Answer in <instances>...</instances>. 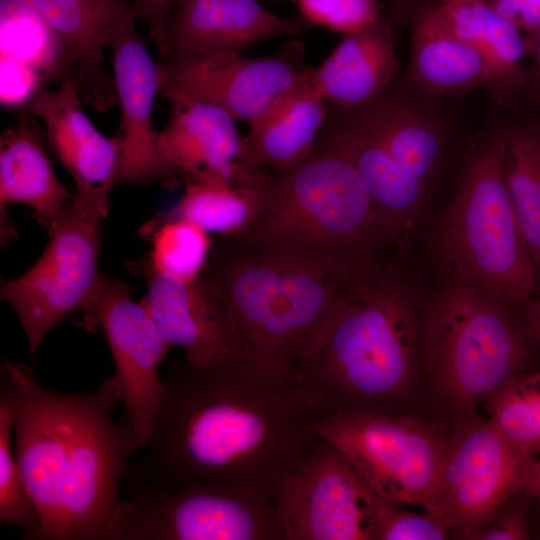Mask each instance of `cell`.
Returning <instances> with one entry per match:
<instances>
[{"label":"cell","instance_id":"obj_11","mask_svg":"<svg viewBox=\"0 0 540 540\" xmlns=\"http://www.w3.org/2000/svg\"><path fill=\"white\" fill-rule=\"evenodd\" d=\"M103 219L69 198L39 260L1 284V298L14 308L32 356L46 335L80 308L96 283Z\"/></svg>","mask_w":540,"mask_h":540},{"label":"cell","instance_id":"obj_25","mask_svg":"<svg viewBox=\"0 0 540 540\" xmlns=\"http://www.w3.org/2000/svg\"><path fill=\"white\" fill-rule=\"evenodd\" d=\"M410 74L431 93H449L496 84L485 57L457 36L437 5L420 10L412 21Z\"/></svg>","mask_w":540,"mask_h":540},{"label":"cell","instance_id":"obj_23","mask_svg":"<svg viewBox=\"0 0 540 540\" xmlns=\"http://www.w3.org/2000/svg\"><path fill=\"white\" fill-rule=\"evenodd\" d=\"M398 68L392 21L380 15L372 23L344 35L331 54L312 68V79L330 106L352 110L387 89Z\"/></svg>","mask_w":540,"mask_h":540},{"label":"cell","instance_id":"obj_19","mask_svg":"<svg viewBox=\"0 0 540 540\" xmlns=\"http://www.w3.org/2000/svg\"><path fill=\"white\" fill-rule=\"evenodd\" d=\"M136 17L111 37L114 83L121 109L117 183L169 184L153 128L152 110L159 89L157 62L151 58L136 28Z\"/></svg>","mask_w":540,"mask_h":540},{"label":"cell","instance_id":"obj_22","mask_svg":"<svg viewBox=\"0 0 540 540\" xmlns=\"http://www.w3.org/2000/svg\"><path fill=\"white\" fill-rule=\"evenodd\" d=\"M30 111L21 112L16 123L0 138L1 245L17 238L8 218L7 205L25 204L38 222L52 230L71 193L58 181L46 149L45 129Z\"/></svg>","mask_w":540,"mask_h":540},{"label":"cell","instance_id":"obj_39","mask_svg":"<svg viewBox=\"0 0 540 540\" xmlns=\"http://www.w3.org/2000/svg\"><path fill=\"white\" fill-rule=\"evenodd\" d=\"M179 0H134L137 16L149 27V36L155 46L161 41L168 21Z\"/></svg>","mask_w":540,"mask_h":540},{"label":"cell","instance_id":"obj_21","mask_svg":"<svg viewBox=\"0 0 540 540\" xmlns=\"http://www.w3.org/2000/svg\"><path fill=\"white\" fill-rule=\"evenodd\" d=\"M60 39L69 79L83 103L105 112L118 104L114 79L104 70V49L113 34L136 17L127 0H20Z\"/></svg>","mask_w":540,"mask_h":540},{"label":"cell","instance_id":"obj_35","mask_svg":"<svg viewBox=\"0 0 540 540\" xmlns=\"http://www.w3.org/2000/svg\"><path fill=\"white\" fill-rule=\"evenodd\" d=\"M451 533L445 522L428 511L416 513L385 503L376 540H444Z\"/></svg>","mask_w":540,"mask_h":540},{"label":"cell","instance_id":"obj_36","mask_svg":"<svg viewBox=\"0 0 540 540\" xmlns=\"http://www.w3.org/2000/svg\"><path fill=\"white\" fill-rule=\"evenodd\" d=\"M1 104L8 109L29 111L36 97L47 83L32 66L16 59L1 56Z\"/></svg>","mask_w":540,"mask_h":540},{"label":"cell","instance_id":"obj_44","mask_svg":"<svg viewBox=\"0 0 540 540\" xmlns=\"http://www.w3.org/2000/svg\"><path fill=\"white\" fill-rule=\"evenodd\" d=\"M410 0H389L394 14H400L407 6Z\"/></svg>","mask_w":540,"mask_h":540},{"label":"cell","instance_id":"obj_6","mask_svg":"<svg viewBox=\"0 0 540 540\" xmlns=\"http://www.w3.org/2000/svg\"><path fill=\"white\" fill-rule=\"evenodd\" d=\"M423 281L424 380L447 427L476 415L510 378L535 369L540 352L526 314L457 275Z\"/></svg>","mask_w":540,"mask_h":540},{"label":"cell","instance_id":"obj_10","mask_svg":"<svg viewBox=\"0 0 540 540\" xmlns=\"http://www.w3.org/2000/svg\"><path fill=\"white\" fill-rule=\"evenodd\" d=\"M537 457L518 449L480 413L449 428L432 510L451 538L476 540L529 479Z\"/></svg>","mask_w":540,"mask_h":540},{"label":"cell","instance_id":"obj_3","mask_svg":"<svg viewBox=\"0 0 540 540\" xmlns=\"http://www.w3.org/2000/svg\"><path fill=\"white\" fill-rule=\"evenodd\" d=\"M420 277L394 248L359 281L306 380L323 413L409 412L425 382Z\"/></svg>","mask_w":540,"mask_h":540},{"label":"cell","instance_id":"obj_5","mask_svg":"<svg viewBox=\"0 0 540 540\" xmlns=\"http://www.w3.org/2000/svg\"><path fill=\"white\" fill-rule=\"evenodd\" d=\"M237 234L356 279L392 250L359 173L321 133L302 161L268 174Z\"/></svg>","mask_w":540,"mask_h":540},{"label":"cell","instance_id":"obj_18","mask_svg":"<svg viewBox=\"0 0 540 540\" xmlns=\"http://www.w3.org/2000/svg\"><path fill=\"white\" fill-rule=\"evenodd\" d=\"M133 271L148 282L143 303L166 341L183 348L187 363L203 366L241 356L230 311L203 275L186 282L139 265Z\"/></svg>","mask_w":540,"mask_h":540},{"label":"cell","instance_id":"obj_42","mask_svg":"<svg viewBox=\"0 0 540 540\" xmlns=\"http://www.w3.org/2000/svg\"><path fill=\"white\" fill-rule=\"evenodd\" d=\"M529 43L535 60V77L540 84V28L530 37Z\"/></svg>","mask_w":540,"mask_h":540},{"label":"cell","instance_id":"obj_9","mask_svg":"<svg viewBox=\"0 0 540 540\" xmlns=\"http://www.w3.org/2000/svg\"><path fill=\"white\" fill-rule=\"evenodd\" d=\"M382 501L430 512L449 441L441 421L410 412H327L316 427Z\"/></svg>","mask_w":540,"mask_h":540},{"label":"cell","instance_id":"obj_43","mask_svg":"<svg viewBox=\"0 0 540 540\" xmlns=\"http://www.w3.org/2000/svg\"><path fill=\"white\" fill-rule=\"evenodd\" d=\"M535 144H536V167L538 184L540 188V124H535Z\"/></svg>","mask_w":540,"mask_h":540},{"label":"cell","instance_id":"obj_7","mask_svg":"<svg viewBox=\"0 0 540 540\" xmlns=\"http://www.w3.org/2000/svg\"><path fill=\"white\" fill-rule=\"evenodd\" d=\"M505 158L503 131L467 154L452 199L422 238L424 262L526 314L536 272L508 189Z\"/></svg>","mask_w":540,"mask_h":540},{"label":"cell","instance_id":"obj_15","mask_svg":"<svg viewBox=\"0 0 540 540\" xmlns=\"http://www.w3.org/2000/svg\"><path fill=\"white\" fill-rule=\"evenodd\" d=\"M167 100L170 118L157 141L169 185L186 178H218L249 188L262 184L268 171L245 160L236 119L202 101Z\"/></svg>","mask_w":540,"mask_h":540},{"label":"cell","instance_id":"obj_24","mask_svg":"<svg viewBox=\"0 0 540 540\" xmlns=\"http://www.w3.org/2000/svg\"><path fill=\"white\" fill-rule=\"evenodd\" d=\"M328 114V103L316 89L309 67L242 137L246 161L269 172L299 163L314 149Z\"/></svg>","mask_w":540,"mask_h":540},{"label":"cell","instance_id":"obj_13","mask_svg":"<svg viewBox=\"0 0 540 540\" xmlns=\"http://www.w3.org/2000/svg\"><path fill=\"white\" fill-rule=\"evenodd\" d=\"M79 310L86 328L104 332L125 407L123 417L145 448L164 393L159 366L172 346L143 301H133L119 278L99 275Z\"/></svg>","mask_w":540,"mask_h":540},{"label":"cell","instance_id":"obj_26","mask_svg":"<svg viewBox=\"0 0 540 540\" xmlns=\"http://www.w3.org/2000/svg\"><path fill=\"white\" fill-rule=\"evenodd\" d=\"M363 107L396 165L430 192L444 157L440 127L391 85Z\"/></svg>","mask_w":540,"mask_h":540},{"label":"cell","instance_id":"obj_14","mask_svg":"<svg viewBox=\"0 0 540 540\" xmlns=\"http://www.w3.org/2000/svg\"><path fill=\"white\" fill-rule=\"evenodd\" d=\"M305 55V43L291 38L264 57L229 52L162 59L158 93L209 103L251 126L303 78Z\"/></svg>","mask_w":540,"mask_h":540},{"label":"cell","instance_id":"obj_40","mask_svg":"<svg viewBox=\"0 0 540 540\" xmlns=\"http://www.w3.org/2000/svg\"><path fill=\"white\" fill-rule=\"evenodd\" d=\"M526 319L530 333L540 352V279L537 282L534 297L527 308Z\"/></svg>","mask_w":540,"mask_h":540},{"label":"cell","instance_id":"obj_1","mask_svg":"<svg viewBox=\"0 0 540 540\" xmlns=\"http://www.w3.org/2000/svg\"><path fill=\"white\" fill-rule=\"evenodd\" d=\"M145 457L125 478L240 484L274 498L323 414L306 382L241 356L172 368Z\"/></svg>","mask_w":540,"mask_h":540},{"label":"cell","instance_id":"obj_29","mask_svg":"<svg viewBox=\"0 0 540 540\" xmlns=\"http://www.w3.org/2000/svg\"><path fill=\"white\" fill-rule=\"evenodd\" d=\"M1 56L38 70L47 85L69 79L60 39L45 21L20 0H0Z\"/></svg>","mask_w":540,"mask_h":540},{"label":"cell","instance_id":"obj_37","mask_svg":"<svg viewBox=\"0 0 540 540\" xmlns=\"http://www.w3.org/2000/svg\"><path fill=\"white\" fill-rule=\"evenodd\" d=\"M533 499L527 485L499 511L476 540H523L529 537L527 507Z\"/></svg>","mask_w":540,"mask_h":540},{"label":"cell","instance_id":"obj_33","mask_svg":"<svg viewBox=\"0 0 540 540\" xmlns=\"http://www.w3.org/2000/svg\"><path fill=\"white\" fill-rule=\"evenodd\" d=\"M12 431L7 405L0 401V520L23 529V539L31 540L40 527V517L12 450Z\"/></svg>","mask_w":540,"mask_h":540},{"label":"cell","instance_id":"obj_8","mask_svg":"<svg viewBox=\"0 0 540 540\" xmlns=\"http://www.w3.org/2000/svg\"><path fill=\"white\" fill-rule=\"evenodd\" d=\"M128 481L102 540H286L276 498L258 489Z\"/></svg>","mask_w":540,"mask_h":540},{"label":"cell","instance_id":"obj_4","mask_svg":"<svg viewBox=\"0 0 540 540\" xmlns=\"http://www.w3.org/2000/svg\"><path fill=\"white\" fill-rule=\"evenodd\" d=\"M232 316L241 357L306 382L359 281L239 234L212 240L201 273Z\"/></svg>","mask_w":540,"mask_h":540},{"label":"cell","instance_id":"obj_16","mask_svg":"<svg viewBox=\"0 0 540 540\" xmlns=\"http://www.w3.org/2000/svg\"><path fill=\"white\" fill-rule=\"evenodd\" d=\"M328 107L321 134L359 173L389 246L393 249L408 242L423 216L429 192L396 165L363 106Z\"/></svg>","mask_w":540,"mask_h":540},{"label":"cell","instance_id":"obj_2","mask_svg":"<svg viewBox=\"0 0 540 540\" xmlns=\"http://www.w3.org/2000/svg\"><path fill=\"white\" fill-rule=\"evenodd\" d=\"M0 401L8 408L14 455L40 527L31 540H102L121 502V482L140 449L134 430L112 418L121 392L113 376L92 392L43 388L16 361L1 365Z\"/></svg>","mask_w":540,"mask_h":540},{"label":"cell","instance_id":"obj_12","mask_svg":"<svg viewBox=\"0 0 540 540\" xmlns=\"http://www.w3.org/2000/svg\"><path fill=\"white\" fill-rule=\"evenodd\" d=\"M276 500L286 540H376L386 503L319 435L282 479Z\"/></svg>","mask_w":540,"mask_h":540},{"label":"cell","instance_id":"obj_45","mask_svg":"<svg viewBox=\"0 0 540 540\" xmlns=\"http://www.w3.org/2000/svg\"><path fill=\"white\" fill-rule=\"evenodd\" d=\"M259 1V0H258Z\"/></svg>","mask_w":540,"mask_h":540},{"label":"cell","instance_id":"obj_27","mask_svg":"<svg viewBox=\"0 0 540 540\" xmlns=\"http://www.w3.org/2000/svg\"><path fill=\"white\" fill-rule=\"evenodd\" d=\"M436 5L454 33L485 57L496 85L513 89L523 84L528 43L518 25L487 0H439Z\"/></svg>","mask_w":540,"mask_h":540},{"label":"cell","instance_id":"obj_41","mask_svg":"<svg viewBox=\"0 0 540 540\" xmlns=\"http://www.w3.org/2000/svg\"><path fill=\"white\" fill-rule=\"evenodd\" d=\"M527 487L530 490L532 497L540 504V459L538 458L532 465Z\"/></svg>","mask_w":540,"mask_h":540},{"label":"cell","instance_id":"obj_20","mask_svg":"<svg viewBox=\"0 0 540 540\" xmlns=\"http://www.w3.org/2000/svg\"><path fill=\"white\" fill-rule=\"evenodd\" d=\"M310 27L300 15H276L258 0H179L156 47L162 59L241 52Z\"/></svg>","mask_w":540,"mask_h":540},{"label":"cell","instance_id":"obj_38","mask_svg":"<svg viewBox=\"0 0 540 540\" xmlns=\"http://www.w3.org/2000/svg\"><path fill=\"white\" fill-rule=\"evenodd\" d=\"M503 17L531 37L540 28V0H487Z\"/></svg>","mask_w":540,"mask_h":540},{"label":"cell","instance_id":"obj_17","mask_svg":"<svg viewBox=\"0 0 540 540\" xmlns=\"http://www.w3.org/2000/svg\"><path fill=\"white\" fill-rule=\"evenodd\" d=\"M70 81L43 90L29 111L44 124L47 146L71 175V200L102 218L109 212V194L117 183L120 144L107 138L89 120Z\"/></svg>","mask_w":540,"mask_h":540},{"label":"cell","instance_id":"obj_32","mask_svg":"<svg viewBox=\"0 0 540 540\" xmlns=\"http://www.w3.org/2000/svg\"><path fill=\"white\" fill-rule=\"evenodd\" d=\"M522 452L540 454V368L510 378L481 406Z\"/></svg>","mask_w":540,"mask_h":540},{"label":"cell","instance_id":"obj_30","mask_svg":"<svg viewBox=\"0 0 540 540\" xmlns=\"http://www.w3.org/2000/svg\"><path fill=\"white\" fill-rule=\"evenodd\" d=\"M506 181L517 221L540 279V188L536 167L535 124L503 130Z\"/></svg>","mask_w":540,"mask_h":540},{"label":"cell","instance_id":"obj_31","mask_svg":"<svg viewBox=\"0 0 540 540\" xmlns=\"http://www.w3.org/2000/svg\"><path fill=\"white\" fill-rule=\"evenodd\" d=\"M141 233L151 240L152 248L137 265L186 282L201 275L213 240L209 233L185 219L160 218L148 222Z\"/></svg>","mask_w":540,"mask_h":540},{"label":"cell","instance_id":"obj_34","mask_svg":"<svg viewBox=\"0 0 540 540\" xmlns=\"http://www.w3.org/2000/svg\"><path fill=\"white\" fill-rule=\"evenodd\" d=\"M310 25L343 35L357 31L380 16L377 0H294Z\"/></svg>","mask_w":540,"mask_h":540},{"label":"cell","instance_id":"obj_28","mask_svg":"<svg viewBox=\"0 0 540 540\" xmlns=\"http://www.w3.org/2000/svg\"><path fill=\"white\" fill-rule=\"evenodd\" d=\"M181 201L160 219H185L207 233L233 235L252 221L259 188L233 185L218 178H186Z\"/></svg>","mask_w":540,"mask_h":540}]
</instances>
